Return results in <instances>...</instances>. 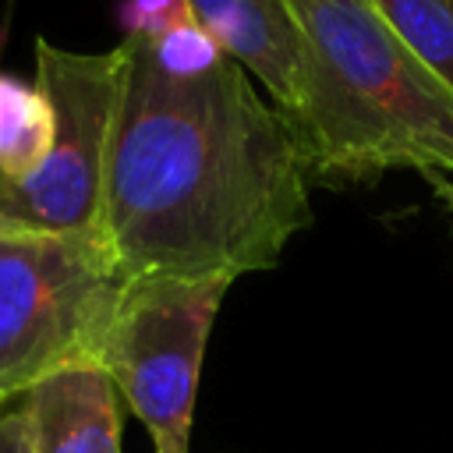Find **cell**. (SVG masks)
I'll list each match as a JSON object with an SVG mask.
<instances>
[{
    "label": "cell",
    "instance_id": "cell-1",
    "mask_svg": "<svg viewBox=\"0 0 453 453\" xmlns=\"http://www.w3.org/2000/svg\"><path fill=\"white\" fill-rule=\"evenodd\" d=\"M110 134L99 237L127 280H237L311 226V173L290 120L230 57L166 74L138 39Z\"/></svg>",
    "mask_w": 453,
    "mask_h": 453
},
{
    "label": "cell",
    "instance_id": "cell-2",
    "mask_svg": "<svg viewBox=\"0 0 453 453\" xmlns=\"http://www.w3.org/2000/svg\"><path fill=\"white\" fill-rule=\"evenodd\" d=\"M308 78L294 134L311 180L361 184L386 170L453 173V92L368 0H290Z\"/></svg>",
    "mask_w": 453,
    "mask_h": 453
},
{
    "label": "cell",
    "instance_id": "cell-3",
    "mask_svg": "<svg viewBox=\"0 0 453 453\" xmlns=\"http://www.w3.org/2000/svg\"><path fill=\"white\" fill-rule=\"evenodd\" d=\"M127 287L103 237L0 226V400L74 365H99Z\"/></svg>",
    "mask_w": 453,
    "mask_h": 453
},
{
    "label": "cell",
    "instance_id": "cell-4",
    "mask_svg": "<svg viewBox=\"0 0 453 453\" xmlns=\"http://www.w3.org/2000/svg\"><path fill=\"white\" fill-rule=\"evenodd\" d=\"M127 50H64L35 39V81L53 110V145L25 180H0V226L99 237L103 177Z\"/></svg>",
    "mask_w": 453,
    "mask_h": 453
},
{
    "label": "cell",
    "instance_id": "cell-5",
    "mask_svg": "<svg viewBox=\"0 0 453 453\" xmlns=\"http://www.w3.org/2000/svg\"><path fill=\"white\" fill-rule=\"evenodd\" d=\"M230 280H127L106 329L99 368L149 428L156 453H191V414L205 343Z\"/></svg>",
    "mask_w": 453,
    "mask_h": 453
},
{
    "label": "cell",
    "instance_id": "cell-6",
    "mask_svg": "<svg viewBox=\"0 0 453 453\" xmlns=\"http://www.w3.org/2000/svg\"><path fill=\"white\" fill-rule=\"evenodd\" d=\"M188 11L294 127L304 103L308 42L290 0H188Z\"/></svg>",
    "mask_w": 453,
    "mask_h": 453
},
{
    "label": "cell",
    "instance_id": "cell-7",
    "mask_svg": "<svg viewBox=\"0 0 453 453\" xmlns=\"http://www.w3.org/2000/svg\"><path fill=\"white\" fill-rule=\"evenodd\" d=\"M28 453H120V393L99 365L46 375L21 396Z\"/></svg>",
    "mask_w": 453,
    "mask_h": 453
},
{
    "label": "cell",
    "instance_id": "cell-8",
    "mask_svg": "<svg viewBox=\"0 0 453 453\" xmlns=\"http://www.w3.org/2000/svg\"><path fill=\"white\" fill-rule=\"evenodd\" d=\"M53 145V110L39 81L0 71V180H25Z\"/></svg>",
    "mask_w": 453,
    "mask_h": 453
},
{
    "label": "cell",
    "instance_id": "cell-9",
    "mask_svg": "<svg viewBox=\"0 0 453 453\" xmlns=\"http://www.w3.org/2000/svg\"><path fill=\"white\" fill-rule=\"evenodd\" d=\"M418 64L453 92V4L449 0H368Z\"/></svg>",
    "mask_w": 453,
    "mask_h": 453
},
{
    "label": "cell",
    "instance_id": "cell-10",
    "mask_svg": "<svg viewBox=\"0 0 453 453\" xmlns=\"http://www.w3.org/2000/svg\"><path fill=\"white\" fill-rule=\"evenodd\" d=\"M145 42L149 57L166 71V74H177V78H195V74H205L212 71L226 53L219 50V42L198 25V21H184L156 39H138Z\"/></svg>",
    "mask_w": 453,
    "mask_h": 453
},
{
    "label": "cell",
    "instance_id": "cell-11",
    "mask_svg": "<svg viewBox=\"0 0 453 453\" xmlns=\"http://www.w3.org/2000/svg\"><path fill=\"white\" fill-rule=\"evenodd\" d=\"M184 21H195L188 0H120L117 25L124 39H156Z\"/></svg>",
    "mask_w": 453,
    "mask_h": 453
},
{
    "label": "cell",
    "instance_id": "cell-12",
    "mask_svg": "<svg viewBox=\"0 0 453 453\" xmlns=\"http://www.w3.org/2000/svg\"><path fill=\"white\" fill-rule=\"evenodd\" d=\"M0 453H28V425H25L21 396L0 411Z\"/></svg>",
    "mask_w": 453,
    "mask_h": 453
},
{
    "label": "cell",
    "instance_id": "cell-13",
    "mask_svg": "<svg viewBox=\"0 0 453 453\" xmlns=\"http://www.w3.org/2000/svg\"><path fill=\"white\" fill-rule=\"evenodd\" d=\"M11 14H14V0H4V18H0V46L7 39V25H11Z\"/></svg>",
    "mask_w": 453,
    "mask_h": 453
},
{
    "label": "cell",
    "instance_id": "cell-14",
    "mask_svg": "<svg viewBox=\"0 0 453 453\" xmlns=\"http://www.w3.org/2000/svg\"><path fill=\"white\" fill-rule=\"evenodd\" d=\"M446 195H449V205H453V188H446Z\"/></svg>",
    "mask_w": 453,
    "mask_h": 453
},
{
    "label": "cell",
    "instance_id": "cell-15",
    "mask_svg": "<svg viewBox=\"0 0 453 453\" xmlns=\"http://www.w3.org/2000/svg\"><path fill=\"white\" fill-rule=\"evenodd\" d=\"M7 403H11V400H0V411H4V407H7Z\"/></svg>",
    "mask_w": 453,
    "mask_h": 453
},
{
    "label": "cell",
    "instance_id": "cell-16",
    "mask_svg": "<svg viewBox=\"0 0 453 453\" xmlns=\"http://www.w3.org/2000/svg\"><path fill=\"white\" fill-rule=\"evenodd\" d=\"M449 4H453V0H449Z\"/></svg>",
    "mask_w": 453,
    "mask_h": 453
}]
</instances>
